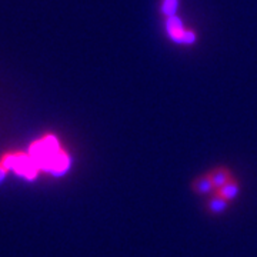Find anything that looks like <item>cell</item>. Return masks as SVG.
Returning <instances> with one entry per match:
<instances>
[{"mask_svg":"<svg viewBox=\"0 0 257 257\" xmlns=\"http://www.w3.org/2000/svg\"><path fill=\"white\" fill-rule=\"evenodd\" d=\"M28 150L40 173L60 177L72 167L70 153L62 146L56 136L47 135L33 140Z\"/></svg>","mask_w":257,"mask_h":257,"instance_id":"cell-1","label":"cell"},{"mask_svg":"<svg viewBox=\"0 0 257 257\" xmlns=\"http://www.w3.org/2000/svg\"><path fill=\"white\" fill-rule=\"evenodd\" d=\"M166 29L169 37L176 42V43H194L196 42V33L186 29L182 23V20L177 16H169L167 22H166Z\"/></svg>","mask_w":257,"mask_h":257,"instance_id":"cell-2","label":"cell"},{"mask_svg":"<svg viewBox=\"0 0 257 257\" xmlns=\"http://www.w3.org/2000/svg\"><path fill=\"white\" fill-rule=\"evenodd\" d=\"M177 3H179V0H163L162 10H163L165 15H167V18L175 15L176 9H177Z\"/></svg>","mask_w":257,"mask_h":257,"instance_id":"cell-7","label":"cell"},{"mask_svg":"<svg viewBox=\"0 0 257 257\" xmlns=\"http://www.w3.org/2000/svg\"><path fill=\"white\" fill-rule=\"evenodd\" d=\"M227 207H229V202L224 200L217 193L214 196H211L209 202H207V209L213 214H221V213L227 210Z\"/></svg>","mask_w":257,"mask_h":257,"instance_id":"cell-6","label":"cell"},{"mask_svg":"<svg viewBox=\"0 0 257 257\" xmlns=\"http://www.w3.org/2000/svg\"><path fill=\"white\" fill-rule=\"evenodd\" d=\"M192 189L193 192L199 194V196H206V194H211L213 192H216L209 173L197 176L192 182Z\"/></svg>","mask_w":257,"mask_h":257,"instance_id":"cell-4","label":"cell"},{"mask_svg":"<svg viewBox=\"0 0 257 257\" xmlns=\"http://www.w3.org/2000/svg\"><path fill=\"white\" fill-rule=\"evenodd\" d=\"M216 193H217L219 196H221L224 200H227V202L230 203L231 200H234V199L240 194V183L233 177L229 183L224 184V186L220 187Z\"/></svg>","mask_w":257,"mask_h":257,"instance_id":"cell-5","label":"cell"},{"mask_svg":"<svg viewBox=\"0 0 257 257\" xmlns=\"http://www.w3.org/2000/svg\"><path fill=\"white\" fill-rule=\"evenodd\" d=\"M209 176H210L211 182H213V186H214L216 192H217L220 187H223L226 183H229L230 180L233 179L231 170L227 169V167H223V166L214 167L213 170L209 172Z\"/></svg>","mask_w":257,"mask_h":257,"instance_id":"cell-3","label":"cell"}]
</instances>
